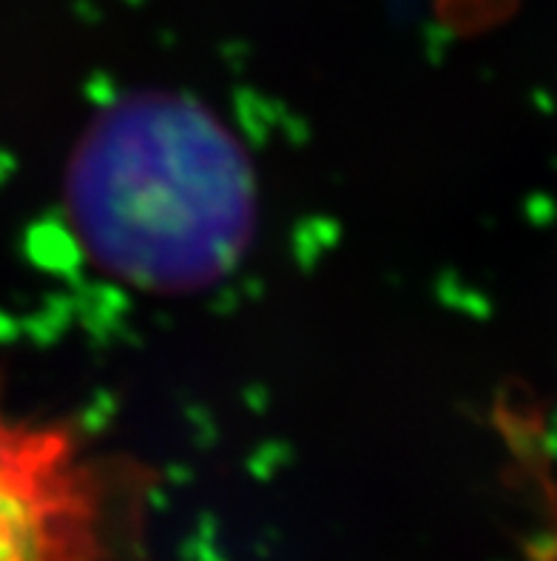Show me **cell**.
<instances>
[{"mask_svg": "<svg viewBox=\"0 0 557 561\" xmlns=\"http://www.w3.org/2000/svg\"><path fill=\"white\" fill-rule=\"evenodd\" d=\"M89 249L160 288L217 277L245 242L251 183L225 131L199 108L151 100L94 128L71 174Z\"/></svg>", "mask_w": 557, "mask_h": 561, "instance_id": "cell-1", "label": "cell"}, {"mask_svg": "<svg viewBox=\"0 0 557 561\" xmlns=\"http://www.w3.org/2000/svg\"><path fill=\"white\" fill-rule=\"evenodd\" d=\"M112 530L78 434L0 405V561H114Z\"/></svg>", "mask_w": 557, "mask_h": 561, "instance_id": "cell-2", "label": "cell"}]
</instances>
